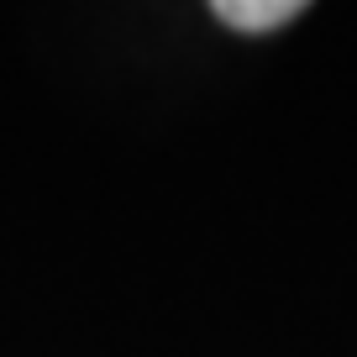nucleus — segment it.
Segmentation results:
<instances>
[{"label":"nucleus","instance_id":"obj_1","mask_svg":"<svg viewBox=\"0 0 357 357\" xmlns=\"http://www.w3.org/2000/svg\"><path fill=\"white\" fill-rule=\"evenodd\" d=\"M300 0H221L215 22H226L231 32H279L300 16Z\"/></svg>","mask_w":357,"mask_h":357}]
</instances>
